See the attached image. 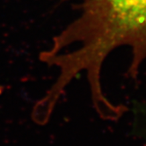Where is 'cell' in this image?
Listing matches in <instances>:
<instances>
[{
  "instance_id": "1",
  "label": "cell",
  "mask_w": 146,
  "mask_h": 146,
  "mask_svg": "<svg viewBox=\"0 0 146 146\" xmlns=\"http://www.w3.org/2000/svg\"><path fill=\"white\" fill-rule=\"evenodd\" d=\"M80 14L53 38L40 61L59 70L48 96L58 100L78 75L86 73L93 108L107 112L113 103L104 94L101 70L109 54L129 47L132 59L128 75L137 78L146 60V0H79Z\"/></svg>"
}]
</instances>
